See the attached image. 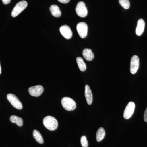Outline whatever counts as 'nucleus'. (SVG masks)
<instances>
[{
    "label": "nucleus",
    "instance_id": "9d476101",
    "mask_svg": "<svg viewBox=\"0 0 147 147\" xmlns=\"http://www.w3.org/2000/svg\"><path fill=\"white\" fill-rule=\"evenodd\" d=\"M61 34L66 39H70L72 36V32L70 27L67 25H63L60 28Z\"/></svg>",
    "mask_w": 147,
    "mask_h": 147
},
{
    "label": "nucleus",
    "instance_id": "ddd939ff",
    "mask_svg": "<svg viewBox=\"0 0 147 147\" xmlns=\"http://www.w3.org/2000/svg\"><path fill=\"white\" fill-rule=\"evenodd\" d=\"M83 56L84 58L86 60L88 61H91L93 59L94 57V55L91 49L89 48H85L83 51Z\"/></svg>",
    "mask_w": 147,
    "mask_h": 147
},
{
    "label": "nucleus",
    "instance_id": "0eeeda50",
    "mask_svg": "<svg viewBox=\"0 0 147 147\" xmlns=\"http://www.w3.org/2000/svg\"><path fill=\"white\" fill-rule=\"evenodd\" d=\"M135 103L133 102H129L124 111L123 117L126 119L131 117L135 110Z\"/></svg>",
    "mask_w": 147,
    "mask_h": 147
},
{
    "label": "nucleus",
    "instance_id": "39448f33",
    "mask_svg": "<svg viewBox=\"0 0 147 147\" xmlns=\"http://www.w3.org/2000/svg\"><path fill=\"white\" fill-rule=\"evenodd\" d=\"M76 30L79 36L82 38H85L88 34V27L85 22H80L76 26Z\"/></svg>",
    "mask_w": 147,
    "mask_h": 147
},
{
    "label": "nucleus",
    "instance_id": "1a4fd4ad",
    "mask_svg": "<svg viewBox=\"0 0 147 147\" xmlns=\"http://www.w3.org/2000/svg\"><path fill=\"white\" fill-rule=\"evenodd\" d=\"M139 66V57L137 55H134L132 57L130 61V72L132 74H135L138 71Z\"/></svg>",
    "mask_w": 147,
    "mask_h": 147
},
{
    "label": "nucleus",
    "instance_id": "9b49d317",
    "mask_svg": "<svg viewBox=\"0 0 147 147\" xmlns=\"http://www.w3.org/2000/svg\"><path fill=\"white\" fill-rule=\"evenodd\" d=\"M145 26V21L142 18H140L137 22V28L136 29V34L137 36L142 35L144 30Z\"/></svg>",
    "mask_w": 147,
    "mask_h": 147
},
{
    "label": "nucleus",
    "instance_id": "f8f14e48",
    "mask_svg": "<svg viewBox=\"0 0 147 147\" xmlns=\"http://www.w3.org/2000/svg\"><path fill=\"white\" fill-rule=\"evenodd\" d=\"M85 96L87 103L88 105H91L92 102L93 95L89 86L88 85L85 86Z\"/></svg>",
    "mask_w": 147,
    "mask_h": 147
},
{
    "label": "nucleus",
    "instance_id": "a211bd4d",
    "mask_svg": "<svg viewBox=\"0 0 147 147\" xmlns=\"http://www.w3.org/2000/svg\"><path fill=\"white\" fill-rule=\"evenodd\" d=\"M76 60L80 70L82 71H86L87 68L86 65L85 63L84 62L83 59L82 57H78L76 58Z\"/></svg>",
    "mask_w": 147,
    "mask_h": 147
},
{
    "label": "nucleus",
    "instance_id": "f3484780",
    "mask_svg": "<svg viewBox=\"0 0 147 147\" xmlns=\"http://www.w3.org/2000/svg\"><path fill=\"white\" fill-rule=\"evenodd\" d=\"M33 136L38 143H39L40 144H43L44 141H43V137L39 131L37 130H34Z\"/></svg>",
    "mask_w": 147,
    "mask_h": 147
},
{
    "label": "nucleus",
    "instance_id": "5701e85b",
    "mask_svg": "<svg viewBox=\"0 0 147 147\" xmlns=\"http://www.w3.org/2000/svg\"><path fill=\"white\" fill-rule=\"evenodd\" d=\"M3 3L5 5L8 4L11 1V0H2Z\"/></svg>",
    "mask_w": 147,
    "mask_h": 147
},
{
    "label": "nucleus",
    "instance_id": "412c9836",
    "mask_svg": "<svg viewBox=\"0 0 147 147\" xmlns=\"http://www.w3.org/2000/svg\"><path fill=\"white\" fill-rule=\"evenodd\" d=\"M144 120L146 122H147V107L144 114Z\"/></svg>",
    "mask_w": 147,
    "mask_h": 147
},
{
    "label": "nucleus",
    "instance_id": "423d86ee",
    "mask_svg": "<svg viewBox=\"0 0 147 147\" xmlns=\"http://www.w3.org/2000/svg\"><path fill=\"white\" fill-rule=\"evenodd\" d=\"M75 10L76 13L80 17H85L88 14V10L85 3L83 2H79L77 3Z\"/></svg>",
    "mask_w": 147,
    "mask_h": 147
},
{
    "label": "nucleus",
    "instance_id": "7ed1b4c3",
    "mask_svg": "<svg viewBox=\"0 0 147 147\" xmlns=\"http://www.w3.org/2000/svg\"><path fill=\"white\" fill-rule=\"evenodd\" d=\"M27 6H28V3L26 1H22L19 2L16 4L12 10L11 16L13 17H16L26 8Z\"/></svg>",
    "mask_w": 147,
    "mask_h": 147
},
{
    "label": "nucleus",
    "instance_id": "aec40b11",
    "mask_svg": "<svg viewBox=\"0 0 147 147\" xmlns=\"http://www.w3.org/2000/svg\"><path fill=\"white\" fill-rule=\"evenodd\" d=\"M81 143L83 147H88V142L87 140L86 137L83 136L81 137Z\"/></svg>",
    "mask_w": 147,
    "mask_h": 147
},
{
    "label": "nucleus",
    "instance_id": "b1692460",
    "mask_svg": "<svg viewBox=\"0 0 147 147\" xmlns=\"http://www.w3.org/2000/svg\"><path fill=\"white\" fill-rule=\"evenodd\" d=\"M1 73V65H0V74Z\"/></svg>",
    "mask_w": 147,
    "mask_h": 147
},
{
    "label": "nucleus",
    "instance_id": "6e6552de",
    "mask_svg": "<svg viewBox=\"0 0 147 147\" xmlns=\"http://www.w3.org/2000/svg\"><path fill=\"white\" fill-rule=\"evenodd\" d=\"M28 91L29 93L32 96L38 97L42 94L44 88L41 85H37L30 87Z\"/></svg>",
    "mask_w": 147,
    "mask_h": 147
},
{
    "label": "nucleus",
    "instance_id": "20e7f679",
    "mask_svg": "<svg viewBox=\"0 0 147 147\" xmlns=\"http://www.w3.org/2000/svg\"><path fill=\"white\" fill-rule=\"evenodd\" d=\"M7 98L11 104L16 109L21 110L23 108L22 103L15 95L12 94H9L7 95Z\"/></svg>",
    "mask_w": 147,
    "mask_h": 147
},
{
    "label": "nucleus",
    "instance_id": "f03ea898",
    "mask_svg": "<svg viewBox=\"0 0 147 147\" xmlns=\"http://www.w3.org/2000/svg\"><path fill=\"white\" fill-rule=\"evenodd\" d=\"M61 104L64 109L67 111H71L76 108V102L70 98L63 97L61 100Z\"/></svg>",
    "mask_w": 147,
    "mask_h": 147
},
{
    "label": "nucleus",
    "instance_id": "dca6fc26",
    "mask_svg": "<svg viewBox=\"0 0 147 147\" xmlns=\"http://www.w3.org/2000/svg\"><path fill=\"white\" fill-rule=\"evenodd\" d=\"M105 132L104 129L100 127L98 129L96 133V139L97 142H100L103 140L105 137Z\"/></svg>",
    "mask_w": 147,
    "mask_h": 147
},
{
    "label": "nucleus",
    "instance_id": "6ab92c4d",
    "mask_svg": "<svg viewBox=\"0 0 147 147\" xmlns=\"http://www.w3.org/2000/svg\"><path fill=\"white\" fill-rule=\"evenodd\" d=\"M119 3L125 9H128L130 7V2L129 0H119Z\"/></svg>",
    "mask_w": 147,
    "mask_h": 147
},
{
    "label": "nucleus",
    "instance_id": "2eb2a0df",
    "mask_svg": "<svg viewBox=\"0 0 147 147\" xmlns=\"http://www.w3.org/2000/svg\"><path fill=\"white\" fill-rule=\"evenodd\" d=\"M10 121L13 123H16L18 126L21 127L23 125V119L18 116L15 115L11 116Z\"/></svg>",
    "mask_w": 147,
    "mask_h": 147
},
{
    "label": "nucleus",
    "instance_id": "4be33fe9",
    "mask_svg": "<svg viewBox=\"0 0 147 147\" xmlns=\"http://www.w3.org/2000/svg\"><path fill=\"white\" fill-rule=\"evenodd\" d=\"M58 1L60 2L65 4L67 3L70 1V0H58Z\"/></svg>",
    "mask_w": 147,
    "mask_h": 147
},
{
    "label": "nucleus",
    "instance_id": "f257e3e1",
    "mask_svg": "<svg viewBox=\"0 0 147 147\" xmlns=\"http://www.w3.org/2000/svg\"><path fill=\"white\" fill-rule=\"evenodd\" d=\"M43 123L44 126L48 130L54 131L57 128L58 121L54 117L48 116L43 119Z\"/></svg>",
    "mask_w": 147,
    "mask_h": 147
},
{
    "label": "nucleus",
    "instance_id": "4468645a",
    "mask_svg": "<svg viewBox=\"0 0 147 147\" xmlns=\"http://www.w3.org/2000/svg\"><path fill=\"white\" fill-rule=\"evenodd\" d=\"M50 10L51 14L55 17H59L61 15V12L59 7L57 5H51L50 8Z\"/></svg>",
    "mask_w": 147,
    "mask_h": 147
}]
</instances>
